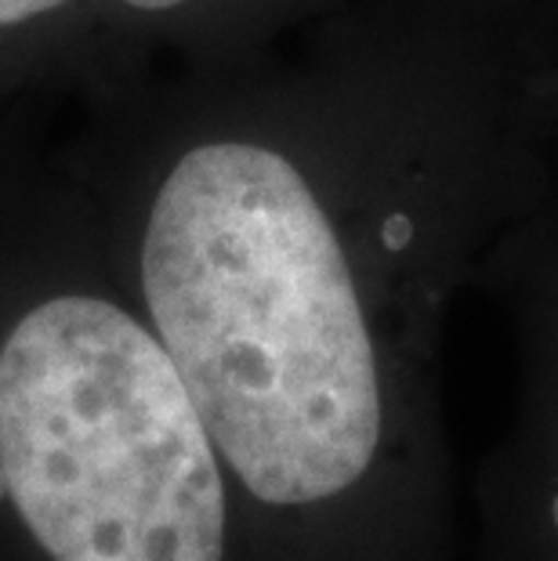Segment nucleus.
Wrapping results in <instances>:
<instances>
[{"label": "nucleus", "mask_w": 558, "mask_h": 561, "mask_svg": "<svg viewBox=\"0 0 558 561\" xmlns=\"http://www.w3.org/2000/svg\"><path fill=\"white\" fill-rule=\"evenodd\" d=\"M141 290L218 457L258 500L316 504L382 442L374 337L341 236L301 167L207 141L163 178Z\"/></svg>", "instance_id": "nucleus-1"}, {"label": "nucleus", "mask_w": 558, "mask_h": 561, "mask_svg": "<svg viewBox=\"0 0 558 561\" xmlns=\"http://www.w3.org/2000/svg\"><path fill=\"white\" fill-rule=\"evenodd\" d=\"M0 474L55 561H221L218 449L160 337L62 294L0 348Z\"/></svg>", "instance_id": "nucleus-2"}, {"label": "nucleus", "mask_w": 558, "mask_h": 561, "mask_svg": "<svg viewBox=\"0 0 558 561\" xmlns=\"http://www.w3.org/2000/svg\"><path fill=\"white\" fill-rule=\"evenodd\" d=\"M69 0H0V26H15V22H30L47 11L62 8Z\"/></svg>", "instance_id": "nucleus-3"}, {"label": "nucleus", "mask_w": 558, "mask_h": 561, "mask_svg": "<svg viewBox=\"0 0 558 561\" xmlns=\"http://www.w3.org/2000/svg\"><path fill=\"white\" fill-rule=\"evenodd\" d=\"M127 8H138V11H168V8H178L185 4V0H124Z\"/></svg>", "instance_id": "nucleus-4"}]
</instances>
